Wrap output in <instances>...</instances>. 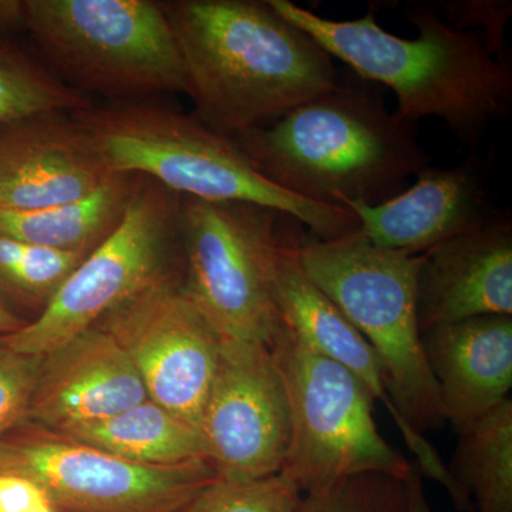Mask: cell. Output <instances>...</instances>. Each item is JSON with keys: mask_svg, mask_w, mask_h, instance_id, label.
<instances>
[{"mask_svg": "<svg viewBox=\"0 0 512 512\" xmlns=\"http://www.w3.org/2000/svg\"><path fill=\"white\" fill-rule=\"evenodd\" d=\"M183 60L192 116L231 138L274 124L339 86L333 57L269 0L161 3Z\"/></svg>", "mask_w": 512, "mask_h": 512, "instance_id": "obj_1", "label": "cell"}, {"mask_svg": "<svg viewBox=\"0 0 512 512\" xmlns=\"http://www.w3.org/2000/svg\"><path fill=\"white\" fill-rule=\"evenodd\" d=\"M269 3L359 79L392 89L399 120L416 124L437 117L473 146L510 113L511 62L491 53L483 30L453 28L433 9L417 6L409 19L420 35L403 39L377 25L376 8L359 19L332 20L291 0Z\"/></svg>", "mask_w": 512, "mask_h": 512, "instance_id": "obj_2", "label": "cell"}, {"mask_svg": "<svg viewBox=\"0 0 512 512\" xmlns=\"http://www.w3.org/2000/svg\"><path fill=\"white\" fill-rule=\"evenodd\" d=\"M372 84L340 80L271 126L232 140L256 171L305 200L382 204L429 167L430 157L416 124L390 113Z\"/></svg>", "mask_w": 512, "mask_h": 512, "instance_id": "obj_3", "label": "cell"}, {"mask_svg": "<svg viewBox=\"0 0 512 512\" xmlns=\"http://www.w3.org/2000/svg\"><path fill=\"white\" fill-rule=\"evenodd\" d=\"M70 117L86 131L113 174L151 178L181 197L248 202L288 215L309 235L330 241L352 234L349 210L305 200L271 183L231 137L194 116L143 103L93 104Z\"/></svg>", "mask_w": 512, "mask_h": 512, "instance_id": "obj_4", "label": "cell"}, {"mask_svg": "<svg viewBox=\"0 0 512 512\" xmlns=\"http://www.w3.org/2000/svg\"><path fill=\"white\" fill-rule=\"evenodd\" d=\"M299 264L382 362L397 412L414 430L447 423L417 319L420 254L375 247L359 229L330 241L302 235Z\"/></svg>", "mask_w": 512, "mask_h": 512, "instance_id": "obj_5", "label": "cell"}, {"mask_svg": "<svg viewBox=\"0 0 512 512\" xmlns=\"http://www.w3.org/2000/svg\"><path fill=\"white\" fill-rule=\"evenodd\" d=\"M22 26L57 77L80 92L137 101L188 94L183 60L161 3L26 0Z\"/></svg>", "mask_w": 512, "mask_h": 512, "instance_id": "obj_6", "label": "cell"}, {"mask_svg": "<svg viewBox=\"0 0 512 512\" xmlns=\"http://www.w3.org/2000/svg\"><path fill=\"white\" fill-rule=\"evenodd\" d=\"M289 218L248 202L181 198V291L222 339L271 346L284 326L276 276Z\"/></svg>", "mask_w": 512, "mask_h": 512, "instance_id": "obj_7", "label": "cell"}, {"mask_svg": "<svg viewBox=\"0 0 512 512\" xmlns=\"http://www.w3.org/2000/svg\"><path fill=\"white\" fill-rule=\"evenodd\" d=\"M291 409V447L282 474L303 495L359 476L406 481L416 470L373 417L375 400L348 369L313 352L282 326L272 340Z\"/></svg>", "mask_w": 512, "mask_h": 512, "instance_id": "obj_8", "label": "cell"}, {"mask_svg": "<svg viewBox=\"0 0 512 512\" xmlns=\"http://www.w3.org/2000/svg\"><path fill=\"white\" fill-rule=\"evenodd\" d=\"M181 198L138 175L119 227L80 262L42 315L0 343L23 355L43 356L144 289L165 279L183 281Z\"/></svg>", "mask_w": 512, "mask_h": 512, "instance_id": "obj_9", "label": "cell"}, {"mask_svg": "<svg viewBox=\"0 0 512 512\" xmlns=\"http://www.w3.org/2000/svg\"><path fill=\"white\" fill-rule=\"evenodd\" d=\"M33 478L59 512H185L217 474L205 461L148 467L25 420L0 434V473Z\"/></svg>", "mask_w": 512, "mask_h": 512, "instance_id": "obj_10", "label": "cell"}, {"mask_svg": "<svg viewBox=\"0 0 512 512\" xmlns=\"http://www.w3.org/2000/svg\"><path fill=\"white\" fill-rule=\"evenodd\" d=\"M198 433L217 477L245 481L282 473L291 447V409L269 346L222 339Z\"/></svg>", "mask_w": 512, "mask_h": 512, "instance_id": "obj_11", "label": "cell"}, {"mask_svg": "<svg viewBox=\"0 0 512 512\" xmlns=\"http://www.w3.org/2000/svg\"><path fill=\"white\" fill-rule=\"evenodd\" d=\"M181 284V279L158 282L107 313L97 326L126 353L148 399L198 430L222 338L185 298Z\"/></svg>", "mask_w": 512, "mask_h": 512, "instance_id": "obj_12", "label": "cell"}, {"mask_svg": "<svg viewBox=\"0 0 512 512\" xmlns=\"http://www.w3.org/2000/svg\"><path fill=\"white\" fill-rule=\"evenodd\" d=\"M299 225L293 218L286 222L279 254L276 302L282 323L303 345L345 367L363 383L373 400L382 403L392 417L404 443L416 456V467L421 476L443 485L454 507H460L466 501V495L441 460L439 451L397 412L375 350L338 306L313 284L299 264L298 245L302 237V232L296 229Z\"/></svg>", "mask_w": 512, "mask_h": 512, "instance_id": "obj_13", "label": "cell"}, {"mask_svg": "<svg viewBox=\"0 0 512 512\" xmlns=\"http://www.w3.org/2000/svg\"><path fill=\"white\" fill-rule=\"evenodd\" d=\"M113 175L70 116L43 113L0 126V211L45 210L76 201Z\"/></svg>", "mask_w": 512, "mask_h": 512, "instance_id": "obj_14", "label": "cell"}, {"mask_svg": "<svg viewBox=\"0 0 512 512\" xmlns=\"http://www.w3.org/2000/svg\"><path fill=\"white\" fill-rule=\"evenodd\" d=\"M485 315L512 316V222L491 215L481 227L420 254L421 335Z\"/></svg>", "mask_w": 512, "mask_h": 512, "instance_id": "obj_15", "label": "cell"}, {"mask_svg": "<svg viewBox=\"0 0 512 512\" xmlns=\"http://www.w3.org/2000/svg\"><path fill=\"white\" fill-rule=\"evenodd\" d=\"M147 399L126 353L96 325L42 356L26 420L63 431L107 419Z\"/></svg>", "mask_w": 512, "mask_h": 512, "instance_id": "obj_16", "label": "cell"}, {"mask_svg": "<svg viewBox=\"0 0 512 512\" xmlns=\"http://www.w3.org/2000/svg\"><path fill=\"white\" fill-rule=\"evenodd\" d=\"M416 177L409 190L382 204L343 205L370 244L419 255L481 227L493 215L487 212L484 175L476 158L450 170L426 167Z\"/></svg>", "mask_w": 512, "mask_h": 512, "instance_id": "obj_17", "label": "cell"}, {"mask_svg": "<svg viewBox=\"0 0 512 512\" xmlns=\"http://www.w3.org/2000/svg\"><path fill=\"white\" fill-rule=\"evenodd\" d=\"M421 339L444 416L456 430L511 397V315L461 320Z\"/></svg>", "mask_w": 512, "mask_h": 512, "instance_id": "obj_18", "label": "cell"}, {"mask_svg": "<svg viewBox=\"0 0 512 512\" xmlns=\"http://www.w3.org/2000/svg\"><path fill=\"white\" fill-rule=\"evenodd\" d=\"M138 175L116 174L86 197L45 210L0 211V232L57 251L92 254L119 227Z\"/></svg>", "mask_w": 512, "mask_h": 512, "instance_id": "obj_19", "label": "cell"}, {"mask_svg": "<svg viewBox=\"0 0 512 512\" xmlns=\"http://www.w3.org/2000/svg\"><path fill=\"white\" fill-rule=\"evenodd\" d=\"M57 433L143 466L207 463L198 430L150 399L107 419Z\"/></svg>", "mask_w": 512, "mask_h": 512, "instance_id": "obj_20", "label": "cell"}, {"mask_svg": "<svg viewBox=\"0 0 512 512\" xmlns=\"http://www.w3.org/2000/svg\"><path fill=\"white\" fill-rule=\"evenodd\" d=\"M451 476L474 512H512V400L460 427Z\"/></svg>", "mask_w": 512, "mask_h": 512, "instance_id": "obj_21", "label": "cell"}, {"mask_svg": "<svg viewBox=\"0 0 512 512\" xmlns=\"http://www.w3.org/2000/svg\"><path fill=\"white\" fill-rule=\"evenodd\" d=\"M86 256L39 247L0 232V306L32 322Z\"/></svg>", "mask_w": 512, "mask_h": 512, "instance_id": "obj_22", "label": "cell"}, {"mask_svg": "<svg viewBox=\"0 0 512 512\" xmlns=\"http://www.w3.org/2000/svg\"><path fill=\"white\" fill-rule=\"evenodd\" d=\"M90 104L82 92L0 40V126L37 114L73 113Z\"/></svg>", "mask_w": 512, "mask_h": 512, "instance_id": "obj_23", "label": "cell"}, {"mask_svg": "<svg viewBox=\"0 0 512 512\" xmlns=\"http://www.w3.org/2000/svg\"><path fill=\"white\" fill-rule=\"evenodd\" d=\"M303 494L284 474L234 481L215 477L185 512H299Z\"/></svg>", "mask_w": 512, "mask_h": 512, "instance_id": "obj_24", "label": "cell"}, {"mask_svg": "<svg viewBox=\"0 0 512 512\" xmlns=\"http://www.w3.org/2000/svg\"><path fill=\"white\" fill-rule=\"evenodd\" d=\"M406 481L377 473L345 478L303 495L299 512H407Z\"/></svg>", "mask_w": 512, "mask_h": 512, "instance_id": "obj_25", "label": "cell"}, {"mask_svg": "<svg viewBox=\"0 0 512 512\" xmlns=\"http://www.w3.org/2000/svg\"><path fill=\"white\" fill-rule=\"evenodd\" d=\"M42 356L23 355L0 343V434L28 419Z\"/></svg>", "mask_w": 512, "mask_h": 512, "instance_id": "obj_26", "label": "cell"}, {"mask_svg": "<svg viewBox=\"0 0 512 512\" xmlns=\"http://www.w3.org/2000/svg\"><path fill=\"white\" fill-rule=\"evenodd\" d=\"M446 22L453 28L466 30L470 26H484L491 53L498 59H510L505 47V26L511 16V2H451L443 6Z\"/></svg>", "mask_w": 512, "mask_h": 512, "instance_id": "obj_27", "label": "cell"}, {"mask_svg": "<svg viewBox=\"0 0 512 512\" xmlns=\"http://www.w3.org/2000/svg\"><path fill=\"white\" fill-rule=\"evenodd\" d=\"M0 512H59L45 488L18 473H0Z\"/></svg>", "mask_w": 512, "mask_h": 512, "instance_id": "obj_28", "label": "cell"}, {"mask_svg": "<svg viewBox=\"0 0 512 512\" xmlns=\"http://www.w3.org/2000/svg\"><path fill=\"white\" fill-rule=\"evenodd\" d=\"M407 485V512H433L424 491L420 471L414 470L412 476L406 481Z\"/></svg>", "mask_w": 512, "mask_h": 512, "instance_id": "obj_29", "label": "cell"}, {"mask_svg": "<svg viewBox=\"0 0 512 512\" xmlns=\"http://www.w3.org/2000/svg\"><path fill=\"white\" fill-rule=\"evenodd\" d=\"M22 2L0 0V30L22 26Z\"/></svg>", "mask_w": 512, "mask_h": 512, "instance_id": "obj_30", "label": "cell"}, {"mask_svg": "<svg viewBox=\"0 0 512 512\" xmlns=\"http://www.w3.org/2000/svg\"><path fill=\"white\" fill-rule=\"evenodd\" d=\"M28 325V322L18 318L6 309L0 306V338L3 336L12 335V333L18 332L23 326Z\"/></svg>", "mask_w": 512, "mask_h": 512, "instance_id": "obj_31", "label": "cell"}]
</instances>
